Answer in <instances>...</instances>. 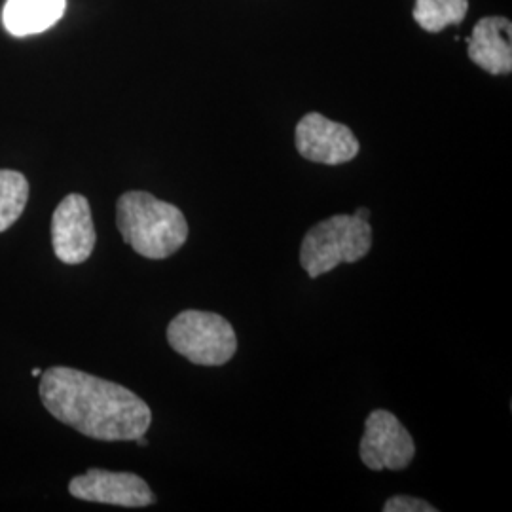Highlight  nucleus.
<instances>
[{
    "label": "nucleus",
    "mask_w": 512,
    "mask_h": 512,
    "mask_svg": "<svg viewBox=\"0 0 512 512\" xmlns=\"http://www.w3.org/2000/svg\"><path fill=\"white\" fill-rule=\"evenodd\" d=\"M38 391L55 420L90 439L137 440L152 423L150 406L128 387L69 366L42 370Z\"/></svg>",
    "instance_id": "nucleus-1"
},
{
    "label": "nucleus",
    "mask_w": 512,
    "mask_h": 512,
    "mask_svg": "<svg viewBox=\"0 0 512 512\" xmlns=\"http://www.w3.org/2000/svg\"><path fill=\"white\" fill-rule=\"evenodd\" d=\"M116 224L129 247L150 260L175 255L188 239V222L183 211L141 190L120 196L116 203Z\"/></svg>",
    "instance_id": "nucleus-2"
},
{
    "label": "nucleus",
    "mask_w": 512,
    "mask_h": 512,
    "mask_svg": "<svg viewBox=\"0 0 512 512\" xmlns=\"http://www.w3.org/2000/svg\"><path fill=\"white\" fill-rule=\"evenodd\" d=\"M372 249L370 222L355 215H334L308 230L300 249V264L311 279L329 274L340 264H355Z\"/></svg>",
    "instance_id": "nucleus-3"
},
{
    "label": "nucleus",
    "mask_w": 512,
    "mask_h": 512,
    "mask_svg": "<svg viewBox=\"0 0 512 512\" xmlns=\"http://www.w3.org/2000/svg\"><path fill=\"white\" fill-rule=\"evenodd\" d=\"M167 342L179 355L200 366L226 365L238 351L234 327L211 311L179 313L167 327Z\"/></svg>",
    "instance_id": "nucleus-4"
},
{
    "label": "nucleus",
    "mask_w": 512,
    "mask_h": 512,
    "mask_svg": "<svg viewBox=\"0 0 512 512\" xmlns=\"http://www.w3.org/2000/svg\"><path fill=\"white\" fill-rule=\"evenodd\" d=\"M359 454L370 471H401L416 456V444L391 412L374 410L366 418Z\"/></svg>",
    "instance_id": "nucleus-5"
},
{
    "label": "nucleus",
    "mask_w": 512,
    "mask_h": 512,
    "mask_svg": "<svg viewBox=\"0 0 512 512\" xmlns=\"http://www.w3.org/2000/svg\"><path fill=\"white\" fill-rule=\"evenodd\" d=\"M294 145L308 162L325 165L348 164L361 148L348 126L332 122L319 112H310L298 122Z\"/></svg>",
    "instance_id": "nucleus-6"
},
{
    "label": "nucleus",
    "mask_w": 512,
    "mask_h": 512,
    "mask_svg": "<svg viewBox=\"0 0 512 512\" xmlns=\"http://www.w3.org/2000/svg\"><path fill=\"white\" fill-rule=\"evenodd\" d=\"M90 203L82 194H69L57 205L52 217V243L54 253L63 264H82L95 249Z\"/></svg>",
    "instance_id": "nucleus-7"
},
{
    "label": "nucleus",
    "mask_w": 512,
    "mask_h": 512,
    "mask_svg": "<svg viewBox=\"0 0 512 512\" xmlns=\"http://www.w3.org/2000/svg\"><path fill=\"white\" fill-rule=\"evenodd\" d=\"M69 492L82 501L128 509H141L154 505L156 501L150 486L141 476L103 469H90L86 475L74 476L69 484Z\"/></svg>",
    "instance_id": "nucleus-8"
},
{
    "label": "nucleus",
    "mask_w": 512,
    "mask_h": 512,
    "mask_svg": "<svg viewBox=\"0 0 512 512\" xmlns=\"http://www.w3.org/2000/svg\"><path fill=\"white\" fill-rule=\"evenodd\" d=\"M512 23L503 16L478 19L471 37L467 38V54L476 67L490 74H511Z\"/></svg>",
    "instance_id": "nucleus-9"
},
{
    "label": "nucleus",
    "mask_w": 512,
    "mask_h": 512,
    "mask_svg": "<svg viewBox=\"0 0 512 512\" xmlns=\"http://www.w3.org/2000/svg\"><path fill=\"white\" fill-rule=\"evenodd\" d=\"M67 0H6L2 23L14 37L38 35L65 14Z\"/></svg>",
    "instance_id": "nucleus-10"
},
{
    "label": "nucleus",
    "mask_w": 512,
    "mask_h": 512,
    "mask_svg": "<svg viewBox=\"0 0 512 512\" xmlns=\"http://www.w3.org/2000/svg\"><path fill=\"white\" fill-rule=\"evenodd\" d=\"M469 0H416L412 16L427 33H440L467 18Z\"/></svg>",
    "instance_id": "nucleus-11"
},
{
    "label": "nucleus",
    "mask_w": 512,
    "mask_h": 512,
    "mask_svg": "<svg viewBox=\"0 0 512 512\" xmlns=\"http://www.w3.org/2000/svg\"><path fill=\"white\" fill-rule=\"evenodd\" d=\"M29 200L25 175L12 169H0V232H6L21 217Z\"/></svg>",
    "instance_id": "nucleus-12"
},
{
    "label": "nucleus",
    "mask_w": 512,
    "mask_h": 512,
    "mask_svg": "<svg viewBox=\"0 0 512 512\" xmlns=\"http://www.w3.org/2000/svg\"><path fill=\"white\" fill-rule=\"evenodd\" d=\"M385 512H437L433 505L423 499L408 497V495H395L387 499L384 505Z\"/></svg>",
    "instance_id": "nucleus-13"
},
{
    "label": "nucleus",
    "mask_w": 512,
    "mask_h": 512,
    "mask_svg": "<svg viewBox=\"0 0 512 512\" xmlns=\"http://www.w3.org/2000/svg\"><path fill=\"white\" fill-rule=\"evenodd\" d=\"M355 217L359 220H365V222H368V220H370V209H366V207L357 209V211H355Z\"/></svg>",
    "instance_id": "nucleus-14"
},
{
    "label": "nucleus",
    "mask_w": 512,
    "mask_h": 512,
    "mask_svg": "<svg viewBox=\"0 0 512 512\" xmlns=\"http://www.w3.org/2000/svg\"><path fill=\"white\" fill-rule=\"evenodd\" d=\"M33 376L40 378V376H42V370H40V368H33Z\"/></svg>",
    "instance_id": "nucleus-15"
}]
</instances>
